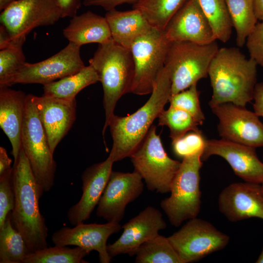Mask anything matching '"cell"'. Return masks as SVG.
Here are the masks:
<instances>
[{"instance_id": "cell-1", "label": "cell", "mask_w": 263, "mask_h": 263, "mask_svg": "<svg viewBox=\"0 0 263 263\" xmlns=\"http://www.w3.org/2000/svg\"><path fill=\"white\" fill-rule=\"evenodd\" d=\"M12 182L15 194L11 211L13 226L22 236L30 252L47 248L48 228L38 204L43 191L22 147L13 167Z\"/></svg>"}, {"instance_id": "cell-2", "label": "cell", "mask_w": 263, "mask_h": 263, "mask_svg": "<svg viewBox=\"0 0 263 263\" xmlns=\"http://www.w3.org/2000/svg\"><path fill=\"white\" fill-rule=\"evenodd\" d=\"M257 64L235 47L219 48L210 64V108L225 103L245 107L253 99Z\"/></svg>"}, {"instance_id": "cell-3", "label": "cell", "mask_w": 263, "mask_h": 263, "mask_svg": "<svg viewBox=\"0 0 263 263\" xmlns=\"http://www.w3.org/2000/svg\"><path fill=\"white\" fill-rule=\"evenodd\" d=\"M170 73L165 67L159 73L150 98L133 113L114 115L109 127L113 140L109 157L114 162L130 157L141 144L154 120L171 96Z\"/></svg>"}, {"instance_id": "cell-4", "label": "cell", "mask_w": 263, "mask_h": 263, "mask_svg": "<svg viewBox=\"0 0 263 263\" xmlns=\"http://www.w3.org/2000/svg\"><path fill=\"white\" fill-rule=\"evenodd\" d=\"M89 65L96 71L103 90V105L105 121L102 134L114 115V110L122 96L131 93L134 76V64L130 49L112 38L99 44Z\"/></svg>"}, {"instance_id": "cell-5", "label": "cell", "mask_w": 263, "mask_h": 263, "mask_svg": "<svg viewBox=\"0 0 263 263\" xmlns=\"http://www.w3.org/2000/svg\"><path fill=\"white\" fill-rule=\"evenodd\" d=\"M200 151L183 158L170 188V195L160 203L170 223L178 227L187 220L197 217L201 208L200 170L203 165Z\"/></svg>"}, {"instance_id": "cell-6", "label": "cell", "mask_w": 263, "mask_h": 263, "mask_svg": "<svg viewBox=\"0 0 263 263\" xmlns=\"http://www.w3.org/2000/svg\"><path fill=\"white\" fill-rule=\"evenodd\" d=\"M219 49L216 41L207 44L170 42L164 67L170 73L171 95L208 76L210 64Z\"/></svg>"}, {"instance_id": "cell-7", "label": "cell", "mask_w": 263, "mask_h": 263, "mask_svg": "<svg viewBox=\"0 0 263 263\" xmlns=\"http://www.w3.org/2000/svg\"><path fill=\"white\" fill-rule=\"evenodd\" d=\"M21 140L38 184L43 192L49 191L54 186L56 164L31 94L27 95Z\"/></svg>"}, {"instance_id": "cell-8", "label": "cell", "mask_w": 263, "mask_h": 263, "mask_svg": "<svg viewBox=\"0 0 263 263\" xmlns=\"http://www.w3.org/2000/svg\"><path fill=\"white\" fill-rule=\"evenodd\" d=\"M134 170L144 180L148 189L157 193L170 192L180 162L166 152L156 127L152 125L145 138L130 157Z\"/></svg>"}, {"instance_id": "cell-9", "label": "cell", "mask_w": 263, "mask_h": 263, "mask_svg": "<svg viewBox=\"0 0 263 263\" xmlns=\"http://www.w3.org/2000/svg\"><path fill=\"white\" fill-rule=\"evenodd\" d=\"M170 42L164 31L153 28L132 45L134 76L131 93L138 95L151 94L157 78L163 69Z\"/></svg>"}, {"instance_id": "cell-10", "label": "cell", "mask_w": 263, "mask_h": 263, "mask_svg": "<svg viewBox=\"0 0 263 263\" xmlns=\"http://www.w3.org/2000/svg\"><path fill=\"white\" fill-rule=\"evenodd\" d=\"M168 239L181 263L196 262L223 249L230 240L212 224L197 217L189 219Z\"/></svg>"}, {"instance_id": "cell-11", "label": "cell", "mask_w": 263, "mask_h": 263, "mask_svg": "<svg viewBox=\"0 0 263 263\" xmlns=\"http://www.w3.org/2000/svg\"><path fill=\"white\" fill-rule=\"evenodd\" d=\"M61 18L57 0H17L2 10L1 24L12 40H26L35 28L54 25Z\"/></svg>"}, {"instance_id": "cell-12", "label": "cell", "mask_w": 263, "mask_h": 263, "mask_svg": "<svg viewBox=\"0 0 263 263\" xmlns=\"http://www.w3.org/2000/svg\"><path fill=\"white\" fill-rule=\"evenodd\" d=\"M80 46L72 42L61 51L40 62H26L2 84L37 83L43 85L75 74L85 66L80 56Z\"/></svg>"}, {"instance_id": "cell-13", "label": "cell", "mask_w": 263, "mask_h": 263, "mask_svg": "<svg viewBox=\"0 0 263 263\" xmlns=\"http://www.w3.org/2000/svg\"><path fill=\"white\" fill-rule=\"evenodd\" d=\"M211 109L219 119L222 139L255 148L263 147V123L255 112L230 102Z\"/></svg>"}, {"instance_id": "cell-14", "label": "cell", "mask_w": 263, "mask_h": 263, "mask_svg": "<svg viewBox=\"0 0 263 263\" xmlns=\"http://www.w3.org/2000/svg\"><path fill=\"white\" fill-rule=\"evenodd\" d=\"M140 174L112 171L97 204L96 215L108 222L119 223L126 206L143 192L144 184Z\"/></svg>"}, {"instance_id": "cell-15", "label": "cell", "mask_w": 263, "mask_h": 263, "mask_svg": "<svg viewBox=\"0 0 263 263\" xmlns=\"http://www.w3.org/2000/svg\"><path fill=\"white\" fill-rule=\"evenodd\" d=\"M166 227L161 212L148 206L122 226L123 231L121 236L113 243L107 245L109 255L111 258L126 254L132 256L143 244Z\"/></svg>"}, {"instance_id": "cell-16", "label": "cell", "mask_w": 263, "mask_h": 263, "mask_svg": "<svg viewBox=\"0 0 263 263\" xmlns=\"http://www.w3.org/2000/svg\"><path fill=\"white\" fill-rule=\"evenodd\" d=\"M255 148L223 139H207L202 155L206 161L212 155L225 159L234 173L244 182L261 184L263 182V163Z\"/></svg>"}, {"instance_id": "cell-17", "label": "cell", "mask_w": 263, "mask_h": 263, "mask_svg": "<svg viewBox=\"0 0 263 263\" xmlns=\"http://www.w3.org/2000/svg\"><path fill=\"white\" fill-rule=\"evenodd\" d=\"M121 228L119 223L107 222L104 224L82 223L73 228L67 226L61 228L52 235L51 240L55 245H75L89 253L93 250L96 251L100 263H109L112 258L107 251V240Z\"/></svg>"}, {"instance_id": "cell-18", "label": "cell", "mask_w": 263, "mask_h": 263, "mask_svg": "<svg viewBox=\"0 0 263 263\" xmlns=\"http://www.w3.org/2000/svg\"><path fill=\"white\" fill-rule=\"evenodd\" d=\"M220 211L230 221L251 218L263 220V191L261 184L237 182L225 188L218 200Z\"/></svg>"}, {"instance_id": "cell-19", "label": "cell", "mask_w": 263, "mask_h": 263, "mask_svg": "<svg viewBox=\"0 0 263 263\" xmlns=\"http://www.w3.org/2000/svg\"><path fill=\"white\" fill-rule=\"evenodd\" d=\"M164 32L170 42L207 44L216 41L197 0H186L169 21Z\"/></svg>"}, {"instance_id": "cell-20", "label": "cell", "mask_w": 263, "mask_h": 263, "mask_svg": "<svg viewBox=\"0 0 263 263\" xmlns=\"http://www.w3.org/2000/svg\"><path fill=\"white\" fill-rule=\"evenodd\" d=\"M53 154L76 119V99L64 100L31 94Z\"/></svg>"}, {"instance_id": "cell-21", "label": "cell", "mask_w": 263, "mask_h": 263, "mask_svg": "<svg viewBox=\"0 0 263 263\" xmlns=\"http://www.w3.org/2000/svg\"><path fill=\"white\" fill-rule=\"evenodd\" d=\"M113 161L108 156L104 161L87 168L81 175L82 194L79 201L68 210L67 217L73 225L89 219L97 205L109 180Z\"/></svg>"}, {"instance_id": "cell-22", "label": "cell", "mask_w": 263, "mask_h": 263, "mask_svg": "<svg viewBox=\"0 0 263 263\" xmlns=\"http://www.w3.org/2000/svg\"><path fill=\"white\" fill-rule=\"evenodd\" d=\"M9 87L0 85V126L11 144L15 162L21 148L27 95Z\"/></svg>"}, {"instance_id": "cell-23", "label": "cell", "mask_w": 263, "mask_h": 263, "mask_svg": "<svg viewBox=\"0 0 263 263\" xmlns=\"http://www.w3.org/2000/svg\"><path fill=\"white\" fill-rule=\"evenodd\" d=\"M105 17L112 39L129 49L137 38L153 28L141 11L137 9L125 11L113 9L107 11Z\"/></svg>"}, {"instance_id": "cell-24", "label": "cell", "mask_w": 263, "mask_h": 263, "mask_svg": "<svg viewBox=\"0 0 263 263\" xmlns=\"http://www.w3.org/2000/svg\"><path fill=\"white\" fill-rule=\"evenodd\" d=\"M63 34L69 42L80 46L90 43L102 44L112 38L105 17L90 11L72 18Z\"/></svg>"}, {"instance_id": "cell-25", "label": "cell", "mask_w": 263, "mask_h": 263, "mask_svg": "<svg viewBox=\"0 0 263 263\" xmlns=\"http://www.w3.org/2000/svg\"><path fill=\"white\" fill-rule=\"evenodd\" d=\"M99 81L98 76L90 65L77 73L43 85V95L64 100L75 99L85 87Z\"/></svg>"}, {"instance_id": "cell-26", "label": "cell", "mask_w": 263, "mask_h": 263, "mask_svg": "<svg viewBox=\"0 0 263 263\" xmlns=\"http://www.w3.org/2000/svg\"><path fill=\"white\" fill-rule=\"evenodd\" d=\"M29 253L22 236L12 224L10 212L0 228V263H23Z\"/></svg>"}, {"instance_id": "cell-27", "label": "cell", "mask_w": 263, "mask_h": 263, "mask_svg": "<svg viewBox=\"0 0 263 263\" xmlns=\"http://www.w3.org/2000/svg\"><path fill=\"white\" fill-rule=\"evenodd\" d=\"M233 27L236 34L237 46L243 47L247 37L252 32L258 19L254 0H225Z\"/></svg>"}, {"instance_id": "cell-28", "label": "cell", "mask_w": 263, "mask_h": 263, "mask_svg": "<svg viewBox=\"0 0 263 263\" xmlns=\"http://www.w3.org/2000/svg\"><path fill=\"white\" fill-rule=\"evenodd\" d=\"M216 40L224 43L230 38L233 27L225 0H197Z\"/></svg>"}, {"instance_id": "cell-29", "label": "cell", "mask_w": 263, "mask_h": 263, "mask_svg": "<svg viewBox=\"0 0 263 263\" xmlns=\"http://www.w3.org/2000/svg\"><path fill=\"white\" fill-rule=\"evenodd\" d=\"M186 0H141L133 5L154 28L164 31Z\"/></svg>"}, {"instance_id": "cell-30", "label": "cell", "mask_w": 263, "mask_h": 263, "mask_svg": "<svg viewBox=\"0 0 263 263\" xmlns=\"http://www.w3.org/2000/svg\"><path fill=\"white\" fill-rule=\"evenodd\" d=\"M135 255L136 263H181L168 237L159 234L143 244Z\"/></svg>"}, {"instance_id": "cell-31", "label": "cell", "mask_w": 263, "mask_h": 263, "mask_svg": "<svg viewBox=\"0 0 263 263\" xmlns=\"http://www.w3.org/2000/svg\"><path fill=\"white\" fill-rule=\"evenodd\" d=\"M89 253L76 246L55 245L29 253L23 263H87L84 258Z\"/></svg>"}, {"instance_id": "cell-32", "label": "cell", "mask_w": 263, "mask_h": 263, "mask_svg": "<svg viewBox=\"0 0 263 263\" xmlns=\"http://www.w3.org/2000/svg\"><path fill=\"white\" fill-rule=\"evenodd\" d=\"M158 125L167 126L170 131L172 142L184 136L189 131H199L200 125L196 120L188 112L169 106L163 110L159 115Z\"/></svg>"}, {"instance_id": "cell-33", "label": "cell", "mask_w": 263, "mask_h": 263, "mask_svg": "<svg viewBox=\"0 0 263 263\" xmlns=\"http://www.w3.org/2000/svg\"><path fill=\"white\" fill-rule=\"evenodd\" d=\"M25 40H14L7 48L0 51V84H3L26 62L22 51Z\"/></svg>"}, {"instance_id": "cell-34", "label": "cell", "mask_w": 263, "mask_h": 263, "mask_svg": "<svg viewBox=\"0 0 263 263\" xmlns=\"http://www.w3.org/2000/svg\"><path fill=\"white\" fill-rule=\"evenodd\" d=\"M170 106L185 111L201 125L205 119L199 101V92L197 84L175 94L171 95L169 101Z\"/></svg>"}, {"instance_id": "cell-35", "label": "cell", "mask_w": 263, "mask_h": 263, "mask_svg": "<svg viewBox=\"0 0 263 263\" xmlns=\"http://www.w3.org/2000/svg\"><path fill=\"white\" fill-rule=\"evenodd\" d=\"M207 139L202 132L191 131L172 142L174 153L182 158L200 151H203Z\"/></svg>"}, {"instance_id": "cell-36", "label": "cell", "mask_w": 263, "mask_h": 263, "mask_svg": "<svg viewBox=\"0 0 263 263\" xmlns=\"http://www.w3.org/2000/svg\"><path fill=\"white\" fill-rule=\"evenodd\" d=\"M11 169L0 175V228L3 225L8 214L15 205V194Z\"/></svg>"}, {"instance_id": "cell-37", "label": "cell", "mask_w": 263, "mask_h": 263, "mask_svg": "<svg viewBox=\"0 0 263 263\" xmlns=\"http://www.w3.org/2000/svg\"><path fill=\"white\" fill-rule=\"evenodd\" d=\"M245 43L250 58L263 68V22H258L247 37Z\"/></svg>"}, {"instance_id": "cell-38", "label": "cell", "mask_w": 263, "mask_h": 263, "mask_svg": "<svg viewBox=\"0 0 263 263\" xmlns=\"http://www.w3.org/2000/svg\"><path fill=\"white\" fill-rule=\"evenodd\" d=\"M140 0H84L83 4L85 6H100L108 11L123 4L133 5Z\"/></svg>"}, {"instance_id": "cell-39", "label": "cell", "mask_w": 263, "mask_h": 263, "mask_svg": "<svg viewBox=\"0 0 263 263\" xmlns=\"http://www.w3.org/2000/svg\"><path fill=\"white\" fill-rule=\"evenodd\" d=\"M61 10V18H73L76 16L78 10L81 7L80 0H57Z\"/></svg>"}, {"instance_id": "cell-40", "label": "cell", "mask_w": 263, "mask_h": 263, "mask_svg": "<svg viewBox=\"0 0 263 263\" xmlns=\"http://www.w3.org/2000/svg\"><path fill=\"white\" fill-rule=\"evenodd\" d=\"M253 99L254 112L258 116L263 117V82L257 83L254 92Z\"/></svg>"}, {"instance_id": "cell-41", "label": "cell", "mask_w": 263, "mask_h": 263, "mask_svg": "<svg viewBox=\"0 0 263 263\" xmlns=\"http://www.w3.org/2000/svg\"><path fill=\"white\" fill-rule=\"evenodd\" d=\"M12 159L7 154V151L2 147H0V175L12 169Z\"/></svg>"}, {"instance_id": "cell-42", "label": "cell", "mask_w": 263, "mask_h": 263, "mask_svg": "<svg viewBox=\"0 0 263 263\" xmlns=\"http://www.w3.org/2000/svg\"><path fill=\"white\" fill-rule=\"evenodd\" d=\"M12 37L4 26L0 25V50L9 47L12 42Z\"/></svg>"}, {"instance_id": "cell-43", "label": "cell", "mask_w": 263, "mask_h": 263, "mask_svg": "<svg viewBox=\"0 0 263 263\" xmlns=\"http://www.w3.org/2000/svg\"><path fill=\"white\" fill-rule=\"evenodd\" d=\"M254 6L258 20L263 22V0H254Z\"/></svg>"}, {"instance_id": "cell-44", "label": "cell", "mask_w": 263, "mask_h": 263, "mask_svg": "<svg viewBox=\"0 0 263 263\" xmlns=\"http://www.w3.org/2000/svg\"><path fill=\"white\" fill-rule=\"evenodd\" d=\"M17 0H0V10H3L9 4Z\"/></svg>"}, {"instance_id": "cell-45", "label": "cell", "mask_w": 263, "mask_h": 263, "mask_svg": "<svg viewBox=\"0 0 263 263\" xmlns=\"http://www.w3.org/2000/svg\"><path fill=\"white\" fill-rule=\"evenodd\" d=\"M256 263H263V248Z\"/></svg>"}, {"instance_id": "cell-46", "label": "cell", "mask_w": 263, "mask_h": 263, "mask_svg": "<svg viewBox=\"0 0 263 263\" xmlns=\"http://www.w3.org/2000/svg\"><path fill=\"white\" fill-rule=\"evenodd\" d=\"M262 188L263 191V182L261 184Z\"/></svg>"}]
</instances>
